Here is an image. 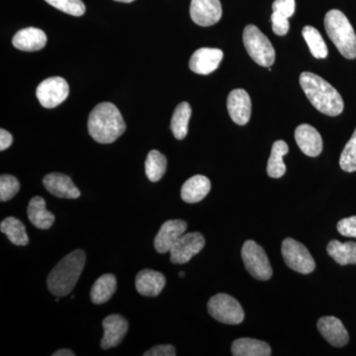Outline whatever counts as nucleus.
<instances>
[{
  "mask_svg": "<svg viewBox=\"0 0 356 356\" xmlns=\"http://www.w3.org/2000/svg\"><path fill=\"white\" fill-rule=\"evenodd\" d=\"M296 2L295 0H275L273 4V13L282 14L285 17L290 18L295 13Z\"/></svg>",
  "mask_w": 356,
  "mask_h": 356,
  "instance_id": "obj_36",
  "label": "nucleus"
},
{
  "mask_svg": "<svg viewBox=\"0 0 356 356\" xmlns=\"http://www.w3.org/2000/svg\"><path fill=\"white\" fill-rule=\"evenodd\" d=\"M117 280L113 274H103L91 287L90 298L95 305L108 302L116 292Z\"/></svg>",
  "mask_w": 356,
  "mask_h": 356,
  "instance_id": "obj_23",
  "label": "nucleus"
},
{
  "mask_svg": "<svg viewBox=\"0 0 356 356\" xmlns=\"http://www.w3.org/2000/svg\"><path fill=\"white\" fill-rule=\"evenodd\" d=\"M327 254L339 266L356 264V243H341L332 240L327 248Z\"/></svg>",
  "mask_w": 356,
  "mask_h": 356,
  "instance_id": "obj_26",
  "label": "nucleus"
},
{
  "mask_svg": "<svg viewBox=\"0 0 356 356\" xmlns=\"http://www.w3.org/2000/svg\"><path fill=\"white\" fill-rule=\"evenodd\" d=\"M74 351L70 350H65V348H63V350H60L56 351L55 353H53V356H74Z\"/></svg>",
  "mask_w": 356,
  "mask_h": 356,
  "instance_id": "obj_39",
  "label": "nucleus"
},
{
  "mask_svg": "<svg viewBox=\"0 0 356 356\" xmlns=\"http://www.w3.org/2000/svg\"><path fill=\"white\" fill-rule=\"evenodd\" d=\"M227 107L232 120L238 125L248 123L252 115V100L245 89H234L229 95Z\"/></svg>",
  "mask_w": 356,
  "mask_h": 356,
  "instance_id": "obj_13",
  "label": "nucleus"
},
{
  "mask_svg": "<svg viewBox=\"0 0 356 356\" xmlns=\"http://www.w3.org/2000/svg\"><path fill=\"white\" fill-rule=\"evenodd\" d=\"M13 44L20 51H40L46 46L47 36L43 30L38 28H25L14 35Z\"/></svg>",
  "mask_w": 356,
  "mask_h": 356,
  "instance_id": "obj_20",
  "label": "nucleus"
},
{
  "mask_svg": "<svg viewBox=\"0 0 356 356\" xmlns=\"http://www.w3.org/2000/svg\"><path fill=\"white\" fill-rule=\"evenodd\" d=\"M337 228L341 236L356 238V216L341 220L337 222Z\"/></svg>",
  "mask_w": 356,
  "mask_h": 356,
  "instance_id": "obj_35",
  "label": "nucleus"
},
{
  "mask_svg": "<svg viewBox=\"0 0 356 356\" xmlns=\"http://www.w3.org/2000/svg\"><path fill=\"white\" fill-rule=\"evenodd\" d=\"M281 254L285 264L292 270L302 274L312 273L315 270L316 262L308 248L294 238H287L283 241Z\"/></svg>",
  "mask_w": 356,
  "mask_h": 356,
  "instance_id": "obj_8",
  "label": "nucleus"
},
{
  "mask_svg": "<svg viewBox=\"0 0 356 356\" xmlns=\"http://www.w3.org/2000/svg\"><path fill=\"white\" fill-rule=\"evenodd\" d=\"M302 35H303L314 58H325L327 57L329 51H327V44H325L322 35L316 28L312 27V26H305L302 30Z\"/></svg>",
  "mask_w": 356,
  "mask_h": 356,
  "instance_id": "obj_30",
  "label": "nucleus"
},
{
  "mask_svg": "<svg viewBox=\"0 0 356 356\" xmlns=\"http://www.w3.org/2000/svg\"><path fill=\"white\" fill-rule=\"evenodd\" d=\"M339 165L344 172H356V129L355 133L351 136L350 140H348V144L341 152Z\"/></svg>",
  "mask_w": 356,
  "mask_h": 356,
  "instance_id": "obj_31",
  "label": "nucleus"
},
{
  "mask_svg": "<svg viewBox=\"0 0 356 356\" xmlns=\"http://www.w3.org/2000/svg\"><path fill=\"white\" fill-rule=\"evenodd\" d=\"M187 222L182 220H168L161 225L158 235L154 238V248L159 254L170 252L180 236L186 233Z\"/></svg>",
  "mask_w": 356,
  "mask_h": 356,
  "instance_id": "obj_12",
  "label": "nucleus"
},
{
  "mask_svg": "<svg viewBox=\"0 0 356 356\" xmlns=\"http://www.w3.org/2000/svg\"><path fill=\"white\" fill-rule=\"evenodd\" d=\"M192 109L189 103L181 102L177 105L173 112L172 124V132L175 139L184 140L188 134V123L191 120Z\"/></svg>",
  "mask_w": 356,
  "mask_h": 356,
  "instance_id": "obj_28",
  "label": "nucleus"
},
{
  "mask_svg": "<svg viewBox=\"0 0 356 356\" xmlns=\"http://www.w3.org/2000/svg\"><path fill=\"white\" fill-rule=\"evenodd\" d=\"M325 28L339 53L348 60H355L356 34L348 17L341 11L332 9L325 14Z\"/></svg>",
  "mask_w": 356,
  "mask_h": 356,
  "instance_id": "obj_4",
  "label": "nucleus"
},
{
  "mask_svg": "<svg viewBox=\"0 0 356 356\" xmlns=\"http://www.w3.org/2000/svg\"><path fill=\"white\" fill-rule=\"evenodd\" d=\"M208 311L218 322L227 325H238L245 320L242 306L229 295H215L208 302Z\"/></svg>",
  "mask_w": 356,
  "mask_h": 356,
  "instance_id": "obj_7",
  "label": "nucleus"
},
{
  "mask_svg": "<svg viewBox=\"0 0 356 356\" xmlns=\"http://www.w3.org/2000/svg\"><path fill=\"white\" fill-rule=\"evenodd\" d=\"M103 330H104V336L102 339V348L103 350H109L120 344L123 341L124 337L128 332V322L125 318L120 315H110L103 320Z\"/></svg>",
  "mask_w": 356,
  "mask_h": 356,
  "instance_id": "obj_15",
  "label": "nucleus"
},
{
  "mask_svg": "<svg viewBox=\"0 0 356 356\" xmlns=\"http://www.w3.org/2000/svg\"><path fill=\"white\" fill-rule=\"evenodd\" d=\"M289 147L286 142L280 140L274 143L273 149H271L270 158L267 163V175L271 178H280L286 172V165H285L283 156L288 154Z\"/></svg>",
  "mask_w": 356,
  "mask_h": 356,
  "instance_id": "obj_25",
  "label": "nucleus"
},
{
  "mask_svg": "<svg viewBox=\"0 0 356 356\" xmlns=\"http://www.w3.org/2000/svg\"><path fill=\"white\" fill-rule=\"evenodd\" d=\"M224 54L220 49L201 48L192 55L189 67L197 74H210L221 64Z\"/></svg>",
  "mask_w": 356,
  "mask_h": 356,
  "instance_id": "obj_14",
  "label": "nucleus"
},
{
  "mask_svg": "<svg viewBox=\"0 0 356 356\" xmlns=\"http://www.w3.org/2000/svg\"><path fill=\"white\" fill-rule=\"evenodd\" d=\"M115 1L124 2V3H131V2L135 1V0H115Z\"/></svg>",
  "mask_w": 356,
  "mask_h": 356,
  "instance_id": "obj_40",
  "label": "nucleus"
},
{
  "mask_svg": "<svg viewBox=\"0 0 356 356\" xmlns=\"http://www.w3.org/2000/svg\"><path fill=\"white\" fill-rule=\"evenodd\" d=\"M242 259L248 273L255 280H270L273 274V267L266 252L259 243L250 240L243 243Z\"/></svg>",
  "mask_w": 356,
  "mask_h": 356,
  "instance_id": "obj_6",
  "label": "nucleus"
},
{
  "mask_svg": "<svg viewBox=\"0 0 356 356\" xmlns=\"http://www.w3.org/2000/svg\"><path fill=\"white\" fill-rule=\"evenodd\" d=\"M232 353L235 356H269L271 348L266 341L243 337L232 344Z\"/></svg>",
  "mask_w": 356,
  "mask_h": 356,
  "instance_id": "obj_24",
  "label": "nucleus"
},
{
  "mask_svg": "<svg viewBox=\"0 0 356 356\" xmlns=\"http://www.w3.org/2000/svg\"><path fill=\"white\" fill-rule=\"evenodd\" d=\"M205 247V238L198 232L185 233L170 250V261L175 264H184L198 254Z\"/></svg>",
  "mask_w": 356,
  "mask_h": 356,
  "instance_id": "obj_10",
  "label": "nucleus"
},
{
  "mask_svg": "<svg viewBox=\"0 0 356 356\" xmlns=\"http://www.w3.org/2000/svg\"><path fill=\"white\" fill-rule=\"evenodd\" d=\"M70 93L67 81L60 76L44 79L37 88L36 95L44 108H55L67 99Z\"/></svg>",
  "mask_w": 356,
  "mask_h": 356,
  "instance_id": "obj_9",
  "label": "nucleus"
},
{
  "mask_svg": "<svg viewBox=\"0 0 356 356\" xmlns=\"http://www.w3.org/2000/svg\"><path fill=\"white\" fill-rule=\"evenodd\" d=\"M289 18L285 17L282 14L273 13L271 15L273 30L278 36H285L290 29Z\"/></svg>",
  "mask_w": 356,
  "mask_h": 356,
  "instance_id": "obj_34",
  "label": "nucleus"
},
{
  "mask_svg": "<svg viewBox=\"0 0 356 356\" xmlns=\"http://www.w3.org/2000/svg\"><path fill=\"white\" fill-rule=\"evenodd\" d=\"M125 131V121L112 103H100L89 114V135L99 144H112Z\"/></svg>",
  "mask_w": 356,
  "mask_h": 356,
  "instance_id": "obj_2",
  "label": "nucleus"
},
{
  "mask_svg": "<svg viewBox=\"0 0 356 356\" xmlns=\"http://www.w3.org/2000/svg\"><path fill=\"white\" fill-rule=\"evenodd\" d=\"M191 19L195 24L208 27L219 22L222 17L220 0H191Z\"/></svg>",
  "mask_w": 356,
  "mask_h": 356,
  "instance_id": "obj_11",
  "label": "nucleus"
},
{
  "mask_svg": "<svg viewBox=\"0 0 356 356\" xmlns=\"http://www.w3.org/2000/svg\"><path fill=\"white\" fill-rule=\"evenodd\" d=\"M43 184L51 195L63 199H76L81 196V191L77 188L72 178L63 173H49L44 177Z\"/></svg>",
  "mask_w": 356,
  "mask_h": 356,
  "instance_id": "obj_17",
  "label": "nucleus"
},
{
  "mask_svg": "<svg viewBox=\"0 0 356 356\" xmlns=\"http://www.w3.org/2000/svg\"><path fill=\"white\" fill-rule=\"evenodd\" d=\"M20 191V184L13 175H2L0 177V200L1 202L13 199Z\"/></svg>",
  "mask_w": 356,
  "mask_h": 356,
  "instance_id": "obj_33",
  "label": "nucleus"
},
{
  "mask_svg": "<svg viewBox=\"0 0 356 356\" xmlns=\"http://www.w3.org/2000/svg\"><path fill=\"white\" fill-rule=\"evenodd\" d=\"M27 214L33 226L38 229H50L55 222V215L47 209L46 201L40 196L33 197L30 200Z\"/></svg>",
  "mask_w": 356,
  "mask_h": 356,
  "instance_id": "obj_22",
  "label": "nucleus"
},
{
  "mask_svg": "<svg viewBox=\"0 0 356 356\" xmlns=\"http://www.w3.org/2000/svg\"><path fill=\"white\" fill-rule=\"evenodd\" d=\"M318 332L334 348H343L350 341V336L341 321L332 316L321 318L317 324Z\"/></svg>",
  "mask_w": 356,
  "mask_h": 356,
  "instance_id": "obj_16",
  "label": "nucleus"
},
{
  "mask_svg": "<svg viewBox=\"0 0 356 356\" xmlns=\"http://www.w3.org/2000/svg\"><path fill=\"white\" fill-rule=\"evenodd\" d=\"M50 6L70 15L83 16L86 13V6L81 0H44Z\"/></svg>",
  "mask_w": 356,
  "mask_h": 356,
  "instance_id": "obj_32",
  "label": "nucleus"
},
{
  "mask_svg": "<svg viewBox=\"0 0 356 356\" xmlns=\"http://www.w3.org/2000/svg\"><path fill=\"white\" fill-rule=\"evenodd\" d=\"M211 191V181L209 178L204 175H194L189 178L182 185L181 195L182 200L186 203H198L202 201L208 195Z\"/></svg>",
  "mask_w": 356,
  "mask_h": 356,
  "instance_id": "obj_21",
  "label": "nucleus"
},
{
  "mask_svg": "<svg viewBox=\"0 0 356 356\" xmlns=\"http://www.w3.org/2000/svg\"><path fill=\"white\" fill-rule=\"evenodd\" d=\"M165 281L163 273L152 269H144L137 274L136 289L143 296L156 297L163 291Z\"/></svg>",
  "mask_w": 356,
  "mask_h": 356,
  "instance_id": "obj_19",
  "label": "nucleus"
},
{
  "mask_svg": "<svg viewBox=\"0 0 356 356\" xmlns=\"http://www.w3.org/2000/svg\"><path fill=\"white\" fill-rule=\"evenodd\" d=\"M145 356H175L177 350L172 344H161V346H154L144 353Z\"/></svg>",
  "mask_w": 356,
  "mask_h": 356,
  "instance_id": "obj_37",
  "label": "nucleus"
},
{
  "mask_svg": "<svg viewBox=\"0 0 356 356\" xmlns=\"http://www.w3.org/2000/svg\"><path fill=\"white\" fill-rule=\"evenodd\" d=\"M86 259V252L76 250L65 255L51 269L47 280V285L51 294L64 297L72 291L83 273Z\"/></svg>",
  "mask_w": 356,
  "mask_h": 356,
  "instance_id": "obj_3",
  "label": "nucleus"
},
{
  "mask_svg": "<svg viewBox=\"0 0 356 356\" xmlns=\"http://www.w3.org/2000/svg\"><path fill=\"white\" fill-rule=\"evenodd\" d=\"M0 231L6 235L13 245L23 247L29 243V236L26 232L24 224L17 218L8 217L4 219L0 224Z\"/></svg>",
  "mask_w": 356,
  "mask_h": 356,
  "instance_id": "obj_27",
  "label": "nucleus"
},
{
  "mask_svg": "<svg viewBox=\"0 0 356 356\" xmlns=\"http://www.w3.org/2000/svg\"><path fill=\"white\" fill-rule=\"evenodd\" d=\"M185 273L184 271H181V273H179V277H184Z\"/></svg>",
  "mask_w": 356,
  "mask_h": 356,
  "instance_id": "obj_41",
  "label": "nucleus"
},
{
  "mask_svg": "<svg viewBox=\"0 0 356 356\" xmlns=\"http://www.w3.org/2000/svg\"><path fill=\"white\" fill-rule=\"evenodd\" d=\"M243 44L250 58L261 67H270L275 62V50L269 39L255 25L243 30Z\"/></svg>",
  "mask_w": 356,
  "mask_h": 356,
  "instance_id": "obj_5",
  "label": "nucleus"
},
{
  "mask_svg": "<svg viewBox=\"0 0 356 356\" xmlns=\"http://www.w3.org/2000/svg\"><path fill=\"white\" fill-rule=\"evenodd\" d=\"M13 137L10 133L7 132L4 129L0 130V151L8 149L13 145Z\"/></svg>",
  "mask_w": 356,
  "mask_h": 356,
  "instance_id": "obj_38",
  "label": "nucleus"
},
{
  "mask_svg": "<svg viewBox=\"0 0 356 356\" xmlns=\"http://www.w3.org/2000/svg\"><path fill=\"white\" fill-rule=\"evenodd\" d=\"M168 161L163 154L153 149L147 154L145 170H146L147 177L149 181L158 182L163 178L166 172Z\"/></svg>",
  "mask_w": 356,
  "mask_h": 356,
  "instance_id": "obj_29",
  "label": "nucleus"
},
{
  "mask_svg": "<svg viewBox=\"0 0 356 356\" xmlns=\"http://www.w3.org/2000/svg\"><path fill=\"white\" fill-rule=\"evenodd\" d=\"M295 140L303 154L316 158L323 151V139L320 133L309 124H302L295 130Z\"/></svg>",
  "mask_w": 356,
  "mask_h": 356,
  "instance_id": "obj_18",
  "label": "nucleus"
},
{
  "mask_svg": "<svg viewBox=\"0 0 356 356\" xmlns=\"http://www.w3.org/2000/svg\"><path fill=\"white\" fill-rule=\"evenodd\" d=\"M300 86L309 102L321 113L327 116H339L343 113V97L332 84L313 72H304L300 76Z\"/></svg>",
  "mask_w": 356,
  "mask_h": 356,
  "instance_id": "obj_1",
  "label": "nucleus"
}]
</instances>
